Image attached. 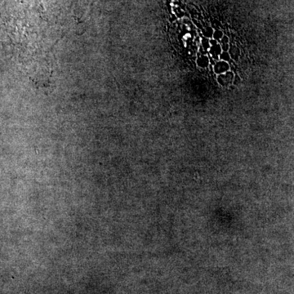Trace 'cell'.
<instances>
[{"label":"cell","instance_id":"cell-1","mask_svg":"<svg viewBox=\"0 0 294 294\" xmlns=\"http://www.w3.org/2000/svg\"><path fill=\"white\" fill-rule=\"evenodd\" d=\"M218 82L222 86H228L233 82V74L231 72H227L225 75H220L218 77Z\"/></svg>","mask_w":294,"mask_h":294},{"label":"cell","instance_id":"cell-2","mask_svg":"<svg viewBox=\"0 0 294 294\" xmlns=\"http://www.w3.org/2000/svg\"><path fill=\"white\" fill-rule=\"evenodd\" d=\"M229 69V65L226 62H218L217 65H215V71L216 73H223L226 72Z\"/></svg>","mask_w":294,"mask_h":294},{"label":"cell","instance_id":"cell-3","mask_svg":"<svg viewBox=\"0 0 294 294\" xmlns=\"http://www.w3.org/2000/svg\"><path fill=\"white\" fill-rule=\"evenodd\" d=\"M221 48H220L219 45H214L213 48H212V50H211V53L212 54V56H214L215 57H217L218 55H219L220 52H221Z\"/></svg>","mask_w":294,"mask_h":294},{"label":"cell","instance_id":"cell-4","mask_svg":"<svg viewBox=\"0 0 294 294\" xmlns=\"http://www.w3.org/2000/svg\"><path fill=\"white\" fill-rule=\"evenodd\" d=\"M208 57H206V56H202L198 60V65H200L202 67H205L206 65H208Z\"/></svg>","mask_w":294,"mask_h":294},{"label":"cell","instance_id":"cell-5","mask_svg":"<svg viewBox=\"0 0 294 294\" xmlns=\"http://www.w3.org/2000/svg\"><path fill=\"white\" fill-rule=\"evenodd\" d=\"M239 54H240V50L237 48L233 47L231 49V55L233 56L234 58H238Z\"/></svg>","mask_w":294,"mask_h":294},{"label":"cell","instance_id":"cell-6","mask_svg":"<svg viewBox=\"0 0 294 294\" xmlns=\"http://www.w3.org/2000/svg\"><path fill=\"white\" fill-rule=\"evenodd\" d=\"M221 58L223 59V60H229V54H227V52H223L221 55Z\"/></svg>","mask_w":294,"mask_h":294}]
</instances>
